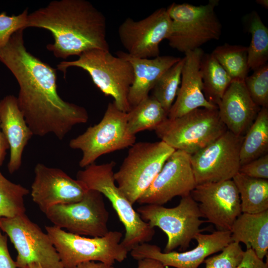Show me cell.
<instances>
[{"mask_svg":"<svg viewBox=\"0 0 268 268\" xmlns=\"http://www.w3.org/2000/svg\"><path fill=\"white\" fill-rule=\"evenodd\" d=\"M9 149L8 143L0 129V167L3 162L6 151Z\"/></svg>","mask_w":268,"mask_h":268,"instance_id":"obj_40","label":"cell"},{"mask_svg":"<svg viewBox=\"0 0 268 268\" xmlns=\"http://www.w3.org/2000/svg\"><path fill=\"white\" fill-rule=\"evenodd\" d=\"M236 268H268V263L260 259L251 249L244 251L243 258Z\"/></svg>","mask_w":268,"mask_h":268,"instance_id":"obj_36","label":"cell"},{"mask_svg":"<svg viewBox=\"0 0 268 268\" xmlns=\"http://www.w3.org/2000/svg\"><path fill=\"white\" fill-rule=\"evenodd\" d=\"M34 173L31 196L44 213L56 205L80 201L88 190L79 181L59 168L38 163L34 168Z\"/></svg>","mask_w":268,"mask_h":268,"instance_id":"obj_18","label":"cell"},{"mask_svg":"<svg viewBox=\"0 0 268 268\" xmlns=\"http://www.w3.org/2000/svg\"><path fill=\"white\" fill-rule=\"evenodd\" d=\"M29 190L5 178L0 171V218H10L25 213L24 198Z\"/></svg>","mask_w":268,"mask_h":268,"instance_id":"obj_30","label":"cell"},{"mask_svg":"<svg viewBox=\"0 0 268 268\" xmlns=\"http://www.w3.org/2000/svg\"><path fill=\"white\" fill-rule=\"evenodd\" d=\"M238 191L242 213H258L268 210V180L238 172L232 179Z\"/></svg>","mask_w":268,"mask_h":268,"instance_id":"obj_24","label":"cell"},{"mask_svg":"<svg viewBox=\"0 0 268 268\" xmlns=\"http://www.w3.org/2000/svg\"><path fill=\"white\" fill-rule=\"evenodd\" d=\"M244 83L250 97L256 105L268 107V64L254 70L247 76Z\"/></svg>","mask_w":268,"mask_h":268,"instance_id":"obj_32","label":"cell"},{"mask_svg":"<svg viewBox=\"0 0 268 268\" xmlns=\"http://www.w3.org/2000/svg\"><path fill=\"white\" fill-rule=\"evenodd\" d=\"M268 108H262L244 136L240 151L241 165L268 154Z\"/></svg>","mask_w":268,"mask_h":268,"instance_id":"obj_25","label":"cell"},{"mask_svg":"<svg viewBox=\"0 0 268 268\" xmlns=\"http://www.w3.org/2000/svg\"><path fill=\"white\" fill-rule=\"evenodd\" d=\"M0 129L9 144L7 169L13 174L21 167L23 151L33 135L14 95H6L0 100Z\"/></svg>","mask_w":268,"mask_h":268,"instance_id":"obj_21","label":"cell"},{"mask_svg":"<svg viewBox=\"0 0 268 268\" xmlns=\"http://www.w3.org/2000/svg\"><path fill=\"white\" fill-rule=\"evenodd\" d=\"M232 242L242 243L263 260L268 253V210L254 214L241 213L230 230Z\"/></svg>","mask_w":268,"mask_h":268,"instance_id":"obj_23","label":"cell"},{"mask_svg":"<svg viewBox=\"0 0 268 268\" xmlns=\"http://www.w3.org/2000/svg\"><path fill=\"white\" fill-rule=\"evenodd\" d=\"M171 23L167 9L161 8L138 21L127 18L120 25L118 35L129 55L154 58L159 56V44L168 38Z\"/></svg>","mask_w":268,"mask_h":268,"instance_id":"obj_14","label":"cell"},{"mask_svg":"<svg viewBox=\"0 0 268 268\" xmlns=\"http://www.w3.org/2000/svg\"><path fill=\"white\" fill-rule=\"evenodd\" d=\"M141 218L154 228L157 227L167 237L164 253L187 249L195 236L201 232L204 222L198 203L190 195L181 197L179 203L171 208L162 205L143 204L137 208Z\"/></svg>","mask_w":268,"mask_h":268,"instance_id":"obj_10","label":"cell"},{"mask_svg":"<svg viewBox=\"0 0 268 268\" xmlns=\"http://www.w3.org/2000/svg\"><path fill=\"white\" fill-rule=\"evenodd\" d=\"M116 56L128 61L134 70V81L130 87L128 101L131 108L149 96L161 75L181 58L162 56L151 59L132 57L126 52L118 51Z\"/></svg>","mask_w":268,"mask_h":268,"instance_id":"obj_22","label":"cell"},{"mask_svg":"<svg viewBox=\"0 0 268 268\" xmlns=\"http://www.w3.org/2000/svg\"><path fill=\"white\" fill-rule=\"evenodd\" d=\"M204 54L201 48L185 53L181 84L168 118L181 117L198 108H217L206 100L203 92L200 66Z\"/></svg>","mask_w":268,"mask_h":268,"instance_id":"obj_19","label":"cell"},{"mask_svg":"<svg viewBox=\"0 0 268 268\" xmlns=\"http://www.w3.org/2000/svg\"><path fill=\"white\" fill-rule=\"evenodd\" d=\"M75 268H115L113 265L102 262L88 261L78 264Z\"/></svg>","mask_w":268,"mask_h":268,"instance_id":"obj_39","label":"cell"},{"mask_svg":"<svg viewBox=\"0 0 268 268\" xmlns=\"http://www.w3.org/2000/svg\"><path fill=\"white\" fill-rule=\"evenodd\" d=\"M24 268H42V267L38 263H32L27 265Z\"/></svg>","mask_w":268,"mask_h":268,"instance_id":"obj_42","label":"cell"},{"mask_svg":"<svg viewBox=\"0 0 268 268\" xmlns=\"http://www.w3.org/2000/svg\"><path fill=\"white\" fill-rule=\"evenodd\" d=\"M0 228L8 237L17 252L15 265L24 268L36 263L42 268H64L51 239L25 213L0 218Z\"/></svg>","mask_w":268,"mask_h":268,"instance_id":"obj_11","label":"cell"},{"mask_svg":"<svg viewBox=\"0 0 268 268\" xmlns=\"http://www.w3.org/2000/svg\"><path fill=\"white\" fill-rule=\"evenodd\" d=\"M135 140L128 130L127 113L110 102L101 120L71 139L68 145L82 152L79 166L84 168L104 154L131 147Z\"/></svg>","mask_w":268,"mask_h":268,"instance_id":"obj_9","label":"cell"},{"mask_svg":"<svg viewBox=\"0 0 268 268\" xmlns=\"http://www.w3.org/2000/svg\"><path fill=\"white\" fill-rule=\"evenodd\" d=\"M243 138L227 130L190 155L197 185L232 179L241 166L240 151Z\"/></svg>","mask_w":268,"mask_h":268,"instance_id":"obj_13","label":"cell"},{"mask_svg":"<svg viewBox=\"0 0 268 268\" xmlns=\"http://www.w3.org/2000/svg\"><path fill=\"white\" fill-rule=\"evenodd\" d=\"M44 213L54 226L75 235L99 237L109 231V212L103 195L95 190H88L79 201L53 206Z\"/></svg>","mask_w":268,"mask_h":268,"instance_id":"obj_12","label":"cell"},{"mask_svg":"<svg viewBox=\"0 0 268 268\" xmlns=\"http://www.w3.org/2000/svg\"><path fill=\"white\" fill-rule=\"evenodd\" d=\"M220 120L228 131L244 136L261 109L252 100L244 80H232L217 105Z\"/></svg>","mask_w":268,"mask_h":268,"instance_id":"obj_20","label":"cell"},{"mask_svg":"<svg viewBox=\"0 0 268 268\" xmlns=\"http://www.w3.org/2000/svg\"><path fill=\"white\" fill-rule=\"evenodd\" d=\"M183 58L166 70L156 82L152 96L168 113L171 108L181 84Z\"/></svg>","mask_w":268,"mask_h":268,"instance_id":"obj_31","label":"cell"},{"mask_svg":"<svg viewBox=\"0 0 268 268\" xmlns=\"http://www.w3.org/2000/svg\"><path fill=\"white\" fill-rule=\"evenodd\" d=\"M115 165L113 161L101 164L94 163L78 171L76 179L87 190L99 192L110 201L125 227L121 244L130 252L136 246L151 241L155 230L141 218L117 186L114 178Z\"/></svg>","mask_w":268,"mask_h":268,"instance_id":"obj_3","label":"cell"},{"mask_svg":"<svg viewBox=\"0 0 268 268\" xmlns=\"http://www.w3.org/2000/svg\"><path fill=\"white\" fill-rule=\"evenodd\" d=\"M218 3V0H211L204 5L174 2L169 5L166 8L171 20L167 38L169 46L185 54L218 40L222 25L215 12Z\"/></svg>","mask_w":268,"mask_h":268,"instance_id":"obj_6","label":"cell"},{"mask_svg":"<svg viewBox=\"0 0 268 268\" xmlns=\"http://www.w3.org/2000/svg\"><path fill=\"white\" fill-rule=\"evenodd\" d=\"M232 80H244L249 71L248 47L227 43L217 46L211 53Z\"/></svg>","mask_w":268,"mask_h":268,"instance_id":"obj_29","label":"cell"},{"mask_svg":"<svg viewBox=\"0 0 268 268\" xmlns=\"http://www.w3.org/2000/svg\"><path fill=\"white\" fill-rule=\"evenodd\" d=\"M23 30L15 32L0 48V62L19 84L18 105L33 135L52 134L62 140L73 126L87 122V111L59 96L56 69L27 50Z\"/></svg>","mask_w":268,"mask_h":268,"instance_id":"obj_1","label":"cell"},{"mask_svg":"<svg viewBox=\"0 0 268 268\" xmlns=\"http://www.w3.org/2000/svg\"><path fill=\"white\" fill-rule=\"evenodd\" d=\"M190 195L202 217L217 230L230 231L242 213L239 194L232 180L197 185Z\"/></svg>","mask_w":268,"mask_h":268,"instance_id":"obj_17","label":"cell"},{"mask_svg":"<svg viewBox=\"0 0 268 268\" xmlns=\"http://www.w3.org/2000/svg\"><path fill=\"white\" fill-rule=\"evenodd\" d=\"M28 15L27 9L18 15L8 16L4 12L0 13V48L15 32L27 28Z\"/></svg>","mask_w":268,"mask_h":268,"instance_id":"obj_34","label":"cell"},{"mask_svg":"<svg viewBox=\"0 0 268 268\" xmlns=\"http://www.w3.org/2000/svg\"><path fill=\"white\" fill-rule=\"evenodd\" d=\"M7 247V236L2 234L0 228V268H16Z\"/></svg>","mask_w":268,"mask_h":268,"instance_id":"obj_37","label":"cell"},{"mask_svg":"<svg viewBox=\"0 0 268 268\" xmlns=\"http://www.w3.org/2000/svg\"><path fill=\"white\" fill-rule=\"evenodd\" d=\"M137 268H166L159 261L151 259L137 260Z\"/></svg>","mask_w":268,"mask_h":268,"instance_id":"obj_38","label":"cell"},{"mask_svg":"<svg viewBox=\"0 0 268 268\" xmlns=\"http://www.w3.org/2000/svg\"><path fill=\"white\" fill-rule=\"evenodd\" d=\"M64 268H75L82 263L95 261L112 265L127 258L129 251L121 244L123 234L109 231L99 237L77 235L53 226H45Z\"/></svg>","mask_w":268,"mask_h":268,"instance_id":"obj_5","label":"cell"},{"mask_svg":"<svg viewBox=\"0 0 268 268\" xmlns=\"http://www.w3.org/2000/svg\"><path fill=\"white\" fill-rule=\"evenodd\" d=\"M194 239L197 242L196 247L183 252L164 253L156 245L144 243L134 248L130 254L135 260H155L166 268H198L208 257L221 252L232 242L230 231L216 230L211 234L200 232Z\"/></svg>","mask_w":268,"mask_h":268,"instance_id":"obj_16","label":"cell"},{"mask_svg":"<svg viewBox=\"0 0 268 268\" xmlns=\"http://www.w3.org/2000/svg\"><path fill=\"white\" fill-rule=\"evenodd\" d=\"M239 172L248 177L268 179V154L240 166Z\"/></svg>","mask_w":268,"mask_h":268,"instance_id":"obj_35","label":"cell"},{"mask_svg":"<svg viewBox=\"0 0 268 268\" xmlns=\"http://www.w3.org/2000/svg\"><path fill=\"white\" fill-rule=\"evenodd\" d=\"M27 27L51 32L54 42L46 47L58 58L79 56L93 49L109 50L106 17L85 0H53L28 14Z\"/></svg>","mask_w":268,"mask_h":268,"instance_id":"obj_2","label":"cell"},{"mask_svg":"<svg viewBox=\"0 0 268 268\" xmlns=\"http://www.w3.org/2000/svg\"><path fill=\"white\" fill-rule=\"evenodd\" d=\"M161 141L190 155L207 146L227 129L218 108H198L174 119L167 118L154 130Z\"/></svg>","mask_w":268,"mask_h":268,"instance_id":"obj_7","label":"cell"},{"mask_svg":"<svg viewBox=\"0 0 268 268\" xmlns=\"http://www.w3.org/2000/svg\"><path fill=\"white\" fill-rule=\"evenodd\" d=\"M244 252L240 243L232 242L219 254L206 258L204 261L205 268H236Z\"/></svg>","mask_w":268,"mask_h":268,"instance_id":"obj_33","label":"cell"},{"mask_svg":"<svg viewBox=\"0 0 268 268\" xmlns=\"http://www.w3.org/2000/svg\"><path fill=\"white\" fill-rule=\"evenodd\" d=\"M78 57L74 61L61 62L57 65L58 69L62 71L65 77L69 67L83 69L105 95L113 98V103L120 110L128 112L131 109L128 95L134 81L131 64L121 57L113 56L109 50L93 49Z\"/></svg>","mask_w":268,"mask_h":268,"instance_id":"obj_4","label":"cell"},{"mask_svg":"<svg viewBox=\"0 0 268 268\" xmlns=\"http://www.w3.org/2000/svg\"><path fill=\"white\" fill-rule=\"evenodd\" d=\"M175 150L162 141H140L130 147L114 178L132 204L136 202L149 187Z\"/></svg>","mask_w":268,"mask_h":268,"instance_id":"obj_8","label":"cell"},{"mask_svg":"<svg viewBox=\"0 0 268 268\" xmlns=\"http://www.w3.org/2000/svg\"><path fill=\"white\" fill-rule=\"evenodd\" d=\"M200 70L206 100L217 106L232 79L211 54H204Z\"/></svg>","mask_w":268,"mask_h":268,"instance_id":"obj_27","label":"cell"},{"mask_svg":"<svg viewBox=\"0 0 268 268\" xmlns=\"http://www.w3.org/2000/svg\"><path fill=\"white\" fill-rule=\"evenodd\" d=\"M127 115L128 130L133 135L145 130H155L168 118V113L150 95L131 108Z\"/></svg>","mask_w":268,"mask_h":268,"instance_id":"obj_26","label":"cell"},{"mask_svg":"<svg viewBox=\"0 0 268 268\" xmlns=\"http://www.w3.org/2000/svg\"><path fill=\"white\" fill-rule=\"evenodd\" d=\"M247 18L248 31L251 35L248 63L249 69L255 70L267 64L268 29L256 11H252Z\"/></svg>","mask_w":268,"mask_h":268,"instance_id":"obj_28","label":"cell"},{"mask_svg":"<svg viewBox=\"0 0 268 268\" xmlns=\"http://www.w3.org/2000/svg\"><path fill=\"white\" fill-rule=\"evenodd\" d=\"M196 186L190 155L175 150L136 202L163 205L175 197L190 195Z\"/></svg>","mask_w":268,"mask_h":268,"instance_id":"obj_15","label":"cell"},{"mask_svg":"<svg viewBox=\"0 0 268 268\" xmlns=\"http://www.w3.org/2000/svg\"><path fill=\"white\" fill-rule=\"evenodd\" d=\"M256 2L265 8H268V0H257Z\"/></svg>","mask_w":268,"mask_h":268,"instance_id":"obj_41","label":"cell"}]
</instances>
